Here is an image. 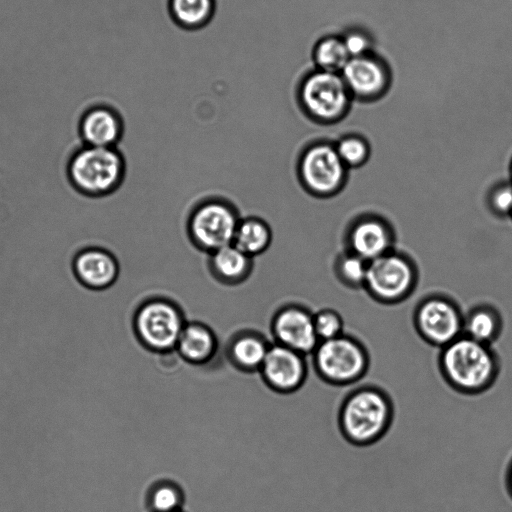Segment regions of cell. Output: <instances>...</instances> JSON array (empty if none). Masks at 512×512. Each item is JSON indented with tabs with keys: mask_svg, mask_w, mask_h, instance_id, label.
<instances>
[{
	"mask_svg": "<svg viewBox=\"0 0 512 512\" xmlns=\"http://www.w3.org/2000/svg\"><path fill=\"white\" fill-rule=\"evenodd\" d=\"M439 372L454 391L479 395L489 390L500 374V360L491 345L461 335L440 349Z\"/></svg>",
	"mask_w": 512,
	"mask_h": 512,
	"instance_id": "1",
	"label": "cell"
},
{
	"mask_svg": "<svg viewBox=\"0 0 512 512\" xmlns=\"http://www.w3.org/2000/svg\"><path fill=\"white\" fill-rule=\"evenodd\" d=\"M394 405L381 387L363 385L352 389L338 410V428L342 437L357 447H366L381 440L390 429Z\"/></svg>",
	"mask_w": 512,
	"mask_h": 512,
	"instance_id": "2",
	"label": "cell"
},
{
	"mask_svg": "<svg viewBox=\"0 0 512 512\" xmlns=\"http://www.w3.org/2000/svg\"><path fill=\"white\" fill-rule=\"evenodd\" d=\"M68 176L73 187L85 196H110L124 185L127 160L120 147L83 145L69 161Z\"/></svg>",
	"mask_w": 512,
	"mask_h": 512,
	"instance_id": "3",
	"label": "cell"
},
{
	"mask_svg": "<svg viewBox=\"0 0 512 512\" xmlns=\"http://www.w3.org/2000/svg\"><path fill=\"white\" fill-rule=\"evenodd\" d=\"M313 368L325 383L344 387L359 382L370 367V354L357 337L342 335L320 341L312 352Z\"/></svg>",
	"mask_w": 512,
	"mask_h": 512,
	"instance_id": "4",
	"label": "cell"
},
{
	"mask_svg": "<svg viewBox=\"0 0 512 512\" xmlns=\"http://www.w3.org/2000/svg\"><path fill=\"white\" fill-rule=\"evenodd\" d=\"M186 324L180 307L164 297L144 300L133 313L132 326L138 342L151 352L175 350Z\"/></svg>",
	"mask_w": 512,
	"mask_h": 512,
	"instance_id": "5",
	"label": "cell"
},
{
	"mask_svg": "<svg viewBox=\"0 0 512 512\" xmlns=\"http://www.w3.org/2000/svg\"><path fill=\"white\" fill-rule=\"evenodd\" d=\"M234 205L220 198H208L190 211L186 233L194 247L210 254L233 243L240 220Z\"/></svg>",
	"mask_w": 512,
	"mask_h": 512,
	"instance_id": "6",
	"label": "cell"
},
{
	"mask_svg": "<svg viewBox=\"0 0 512 512\" xmlns=\"http://www.w3.org/2000/svg\"><path fill=\"white\" fill-rule=\"evenodd\" d=\"M353 97L340 73L316 69L300 83L298 100L303 111L313 120L335 122L348 111Z\"/></svg>",
	"mask_w": 512,
	"mask_h": 512,
	"instance_id": "7",
	"label": "cell"
},
{
	"mask_svg": "<svg viewBox=\"0 0 512 512\" xmlns=\"http://www.w3.org/2000/svg\"><path fill=\"white\" fill-rule=\"evenodd\" d=\"M346 166L335 146L315 143L306 147L297 162V175L301 185L315 196L336 193L345 179Z\"/></svg>",
	"mask_w": 512,
	"mask_h": 512,
	"instance_id": "8",
	"label": "cell"
},
{
	"mask_svg": "<svg viewBox=\"0 0 512 512\" xmlns=\"http://www.w3.org/2000/svg\"><path fill=\"white\" fill-rule=\"evenodd\" d=\"M463 318L450 300L432 297L417 306L413 322L425 343L441 349L463 334Z\"/></svg>",
	"mask_w": 512,
	"mask_h": 512,
	"instance_id": "9",
	"label": "cell"
},
{
	"mask_svg": "<svg viewBox=\"0 0 512 512\" xmlns=\"http://www.w3.org/2000/svg\"><path fill=\"white\" fill-rule=\"evenodd\" d=\"M414 272L402 256L387 253L368 262L365 285L371 295L383 303H395L411 291Z\"/></svg>",
	"mask_w": 512,
	"mask_h": 512,
	"instance_id": "10",
	"label": "cell"
},
{
	"mask_svg": "<svg viewBox=\"0 0 512 512\" xmlns=\"http://www.w3.org/2000/svg\"><path fill=\"white\" fill-rule=\"evenodd\" d=\"M353 99L373 101L390 87L391 71L385 60L376 54L351 57L340 72Z\"/></svg>",
	"mask_w": 512,
	"mask_h": 512,
	"instance_id": "11",
	"label": "cell"
},
{
	"mask_svg": "<svg viewBox=\"0 0 512 512\" xmlns=\"http://www.w3.org/2000/svg\"><path fill=\"white\" fill-rule=\"evenodd\" d=\"M304 355L279 343L270 344L259 373L267 387L290 394L303 386L308 376Z\"/></svg>",
	"mask_w": 512,
	"mask_h": 512,
	"instance_id": "12",
	"label": "cell"
},
{
	"mask_svg": "<svg viewBox=\"0 0 512 512\" xmlns=\"http://www.w3.org/2000/svg\"><path fill=\"white\" fill-rule=\"evenodd\" d=\"M270 327L276 343L304 356L311 355L319 343L313 313L303 306L280 307L272 316Z\"/></svg>",
	"mask_w": 512,
	"mask_h": 512,
	"instance_id": "13",
	"label": "cell"
},
{
	"mask_svg": "<svg viewBox=\"0 0 512 512\" xmlns=\"http://www.w3.org/2000/svg\"><path fill=\"white\" fill-rule=\"evenodd\" d=\"M73 271L85 287L101 291L112 287L121 275V262L111 250L88 247L79 251L73 260Z\"/></svg>",
	"mask_w": 512,
	"mask_h": 512,
	"instance_id": "14",
	"label": "cell"
},
{
	"mask_svg": "<svg viewBox=\"0 0 512 512\" xmlns=\"http://www.w3.org/2000/svg\"><path fill=\"white\" fill-rule=\"evenodd\" d=\"M79 134L84 145L118 147L124 138L125 122L119 109L98 104L81 117Z\"/></svg>",
	"mask_w": 512,
	"mask_h": 512,
	"instance_id": "15",
	"label": "cell"
},
{
	"mask_svg": "<svg viewBox=\"0 0 512 512\" xmlns=\"http://www.w3.org/2000/svg\"><path fill=\"white\" fill-rule=\"evenodd\" d=\"M253 266L254 258L233 243L208 254L207 267L210 275L226 286H236L246 281Z\"/></svg>",
	"mask_w": 512,
	"mask_h": 512,
	"instance_id": "16",
	"label": "cell"
},
{
	"mask_svg": "<svg viewBox=\"0 0 512 512\" xmlns=\"http://www.w3.org/2000/svg\"><path fill=\"white\" fill-rule=\"evenodd\" d=\"M217 337L214 331L200 321L186 322L175 350L187 363L202 365L207 363L217 350Z\"/></svg>",
	"mask_w": 512,
	"mask_h": 512,
	"instance_id": "17",
	"label": "cell"
},
{
	"mask_svg": "<svg viewBox=\"0 0 512 512\" xmlns=\"http://www.w3.org/2000/svg\"><path fill=\"white\" fill-rule=\"evenodd\" d=\"M352 253L370 262L389 253L392 244L387 226L377 219L358 222L350 233Z\"/></svg>",
	"mask_w": 512,
	"mask_h": 512,
	"instance_id": "18",
	"label": "cell"
},
{
	"mask_svg": "<svg viewBox=\"0 0 512 512\" xmlns=\"http://www.w3.org/2000/svg\"><path fill=\"white\" fill-rule=\"evenodd\" d=\"M273 232L271 226L258 216L240 218L237 225L233 244L255 258L265 253L272 244Z\"/></svg>",
	"mask_w": 512,
	"mask_h": 512,
	"instance_id": "19",
	"label": "cell"
},
{
	"mask_svg": "<svg viewBox=\"0 0 512 512\" xmlns=\"http://www.w3.org/2000/svg\"><path fill=\"white\" fill-rule=\"evenodd\" d=\"M269 346L262 336L247 331L232 340L229 355L239 370L252 372L260 370Z\"/></svg>",
	"mask_w": 512,
	"mask_h": 512,
	"instance_id": "20",
	"label": "cell"
},
{
	"mask_svg": "<svg viewBox=\"0 0 512 512\" xmlns=\"http://www.w3.org/2000/svg\"><path fill=\"white\" fill-rule=\"evenodd\" d=\"M500 314L491 307H477L463 318V334L475 341L493 345L502 332Z\"/></svg>",
	"mask_w": 512,
	"mask_h": 512,
	"instance_id": "21",
	"label": "cell"
},
{
	"mask_svg": "<svg viewBox=\"0 0 512 512\" xmlns=\"http://www.w3.org/2000/svg\"><path fill=\"white\" fill-rule=\"evenodd\" d=\"M215 11V0H169L172 19L181 27L198 29L210 22Z\"/></svg>",
	"mask_w": 512,
	"mask_h": 512,
	"instance_id": "22",
	"label": "cell"
},
{
	"mask_svg": "<svg viewBox=\"0 0 512 512\" xmlns=\"http://www.w3.org/2000/svg\"><path fill=\"white\" fill-rule=\"evenodd\" d=\"M349 59L341 36H325L313 49V60L319 70L340 73Z\"/></svg>",
	"mask_w": 512,
	"mask_h": 512,
	"instance_id": "23",
	"label": "cell"
},
{
	"mask_svg": "<svg viewBox=\"0 0 512 512\" xmlns=\"http://www.w3.org/2000/svg\"><path fill=\"white\" fill-rule=\"evenodd\" d=\"M145 503L148 512H177L183 510L185 495L177 483L164 480L150 487Z\"/></svg>",
	"mask_w": 512,
	"mask_h": 512,
	"instance_id": "24",
	"label": "cell"
},
{
	"mask_svg": "<svg viewBox=\"0 0 512 512\" xmlns=\"http://www.w3.org/2000/svg\"><path fill=\"white\" fill-rule=\"evenodd\" d=\"M316 335L320 341L336 338L344 333V321L333 309H322L313 314Z\"/></svg>",
	"mask_w": 512,
	"mask_h": 512,
	"instance_id": "25",
	"label": "cell"
},
{
	"mask_svg": "<svg viewBox=\"0 0 512 512\" xmlns=\"http://www.w3.org/2000/svg\"><path fill=\"white\" fill-rule=\"evenodd\" d=\"M335 148L346 167H357L363 164L369 155L368 145L357 136H348L341 139Z\"/></svg>",
	"mask_w": 512,
	"mask_h": 512,
	"instance_id": "26",
	"label": "cell"
},
{
	"mask_svg": "<svg viewBox=\"0 0 512 512\" xmlns=\"http://www.w3.org/2000/svg\"><path fill=\"white\" fill-rule=\"evenodd\" d=\"M340 278L351 286L365 284L368 262L351 253L339 259L337 265Z\"/></svg>",
	"mask_w": 512,
	"mask_h": 512,
	"instance_id": "27",
	"label": "cell"
},
{
	"mask_svg": "<svg viewBox=\"0 0 512 512\" xmlns=\"http://www.w3.org/2000/svg\"><path fill=\"white\" fill-rule=\"evenodd\" d=\"M341 37L350 58L373 52V40L370 34L362 29H350Z\"/></svg>",
	"mask_w": 512,
	"mask_h": 512,
	"instance_id": "28",
	"label": "cell"
},
{
	"mask_svg": "<svg viewBox=\"0 0 512 512\" xmlns=\"http://www.w3.org/2000/svg\"><path fill=\"white\" fill-rule=\"evenodd\" d=\"M492 209L500 215L512 213V183L497 186L490 196Z\"/></svg>",
	"mask_w": 512,
	"mask_h": 512,
	"instance_id": "29",
	"label": "cell"
},
{
	"mask_svg": "<svg viewBox=\"0 0 512 512\" xmlns=\"http://www.w3.org/2000/svg\"><path fill=\"white\" fill-rule=\"evenodd\" d=\"M505 478L507 493L512 499V459L507 467Z\"/></svg>",
	"mask_w": 512,
	"mask_h": 512,
	"instance_id": "30",
	"label": "cell"
},
{
	"mask_svg": "<svg viewBox=\"0 0 512 512\" xmlns=\"http://www.w3.org/2000/svg\"><path fill=\"white\" fill-rule=\"evenodd\" d=\"M511 175H512V165H511Z\"/></svg>",
	"mask_w": 512,
	"mask_h": 512,
	"instance_id": "31",
	"label": "cell"
},
{
	"mask_svg": "<svg viewBox=\"0 0 512 512\" xmlns=\"http://www.w3.org/2000/svg\"><path fill=\"white\" fill-rule=\"evenodd\" d=\"M177 512H184V511H183V510H181V511H177Z\"/></svg>",
	"mask_w": 512,
	"mask_h": 512,
	"instance_id": "32",
	"label": "cell"
},
{
	"mask_svg": "<svg viewBox=\"0 0 512 512\" xmlns=\"http://www.w3.org/2000/svg\"><path fill=\"white\" fill-rule=\"evenodd\" d=\"M511 216H512V213H511Z\"/></svg>",
	"mask_w": 512,
	"mask_h": 512,
	"instance_id": "33",
	"label": "cell"
}]
</instances>
